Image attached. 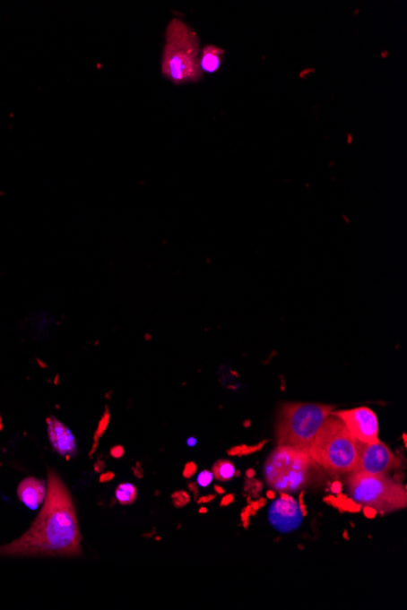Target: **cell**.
<instances>
[{
    "instance_id": "cell-13",
    "label": "cell",
    "mask_w": 407,
    "mask_h": 610,
    "mask_svg": "<svg viewBox=\"0 0 407 610\" xmlns=\"http://www.w3.org/2000/svg\"><path fill=\"white\" fill-rule=\"evenodd\" d=\"M115 497H117V503L122 504V506L134 503L138 497L137 487L132 484H120L117 487V491H115Z\"/></svg>"
},
{
    "instance_id": "cell-9",
    "label": "cell",
    "mask_w": 407,
    "mask_h": 610,
    "mask_svg": "<svg viewBox=\"0 0 407 610\" xmlns=\"http://www.w3.org/2000/svg\"><path fill=\"white\" fill-rule=\"evenodd\" d=\"M303 520L299 506L288 494H281L280 500L271 506L270 520L277 530L291 531L299 527Z\"/></svg>"
},
{
    "instance_id": "cell-22",
    "label": "cell",
    "mask_w": 407,
    "mask_h": 610,
    "mask_svg": "<svg viewBox=\"0 0 407 610\" xmlns=\"http://www.w3.org/2000/svg\"><path fill=\"white\" fill-rule=\"evenodd\" d=\"M232 500H233V496H232V494H229V497H227V498H223V501H222L221 506H226V504H229V503H230V501H232Z\"/></svg>"
},
{
    "instance_id": "cell-21",
    "label": "cell",
    "mask_w": 407,
    "mask_h": 610,
    "mask_svg": "<svg viewBox=\"0 0 407 610\" xmlns=\"http://www.w3.org/2000/svg\"><path fill=\"white\" fill-rule=\"evenodd\" d=\"M94 469H96L97 473L104 472L105 462H103V460H98V462L96 464H94Z\"/></svg>"
},
{
    "instance_id": "cell-10",
    "label": "cell",
    "mask_w": 407,
    "mask_h": 610,
    "mask_svg": "<svg viewBox=\"0 0 407 610\" xmlns=\"http://www.w3.org/2000/svg\"><path fill=\"white\" fill-rule=\"evenodd\" d=\"M47 425H48L49 442L57 455L63 456L67 460L76 457L77 443L71 430L54 417L47 420Z\"/></svg>"
},
{
    "instance_id": "cell-1",
    "label": "cell",
    "mask_w": 407,
    "mask_h": 610,
    "mask_svg": "<svg viewBox=\"0 0 407 610\" xmlns=\"http://www.w3.org/2000/svg\"><path fill=\"white\" fill-rule=\"evenodd\" d=\"M82 535L76 507L56 470H48L46 501L35 523L10 544L0 546V557H81Z\"/></svg>"
},
{
    "instance_id": "cell-3",
    "label": "cell",
    "mask_w": 407,
    "mask_h": 610,
    "mask_svg": "<svg viewBox=\"0 0 407 610\" xmlns=\"http://www.w3.org/2000/svg\"><path fill=\"white\" fill-rule=\"evenodd\" d=\"M314 463L332 473H354L359 459V442L344 423L330 416L308 449Z\"/></svg>"
},
{
    "instance_id": "cell-2",
    "label": "cell",
    "mask_w": 407,
    "mask_h": 610,
    "mask_svg": "<svg viewBox=\"0 0 407 610\" xmlns=\"http://www.w3.org/2000/svg\"><path fill=\"white\" fill-rule=\"evenodd\" d=\"M200 39L195 30L179 19H172L166 30L161 71L175 84L196 83L202 80L199 65Z\"/></svg>"
},
{
    "instance_id": "cell-25",
    "label": "cell",
    "mask_w": 407,
    "mask_h": 610,
    "mask_svg": "<svg viewBox=\"0 0 407 610\" xmlns=\"http://www.w3.org/2000/svg\"><path fill=\"white\" fill-rule=\"evenodd\" d=\"M216 490H217V493H219V494L223 493V490L221 489V487H216Z\"/></svg>"
},
{
    "instance_id": "cell-8",
    "label": "cell",
    "mask_w": 407,
    "mask_h": 610,
    "mask_svg": "<svg viewBox=\"0 0 407 610\" xmlns=\"http://www.w3.org/2000/svg\"><path fill=\"white\" fill-rule=\"evenodd\" d=\"M332 416L341 419L351 435L361 443L375 442L378 440L379 423L377 416L368 407L333 411Z\"/></svg>"
},
{
    "instance_id": "cell-20",
    "label": "cell",
    "mask_w": 407,
    "mask_h": 610,
    "mask_svg": "<svg viewBox=\"0 0 407 610\" xmlns=\"http://www.w3.org/2000/svg\"><path fill=\"white\" fill-rule=\"evenodd\" d=\"M115 474L113 472H105L100 474V481L101 484L108 483V481L113 480Z\"/></svg>"
},
{
    "instance_id": "cell-7",
    "label": "cell",
    "mask_w": 407,
    "mask_h": 610,
    "mask_svg": "<svg viewBox=\"0 0 407 610\" xmlns=\"http://www.w3.org/2000/svg\"><path fill=\"white\" fill-rule=\"evenodd\" d=\"M399 459L392 450L377 440L375 442H359V459L354 473L383 477L399 467Z\"/></svg>"
},
{
    "instance_id": "cell-19",
    "label": "cell",
    "mask_w": 407,
    "mask_h": 610,
    "mask_svg": "<svg viewBox=\"0 0 407 610\" xmlns=\"http://www.w3.org/2000/svg\"><path fill=\"white\" fill-rule=\"evenodd\" d=\"M110 455L111 457H114V459H121L122 456L125 455V450L124 447L121 446H115L113 449L110 450Z\"/></svg>"
},
{
    "instance_id": "cell-11",
    "label": "cell",
    "mask_w": 407,
    "mask_h": 610,
    "mask_svg": "<svg viewBox=\"0 0 407 610\" xmlns=\"http://www.w3.org/2000/svg\"><path fill=\"white\" fill-rule=\"evenodd\" d=\"M18 496L20 501L30 510H39L47 497L46 485L35 477H27L19 485Z\"/></svg>"
},
{
    "instance_id": "cell-5",
    "label": "cell",
    "mask_w": 407,
    "mask_h": 610,
    "mask_svg": "<svg viewBox=\"0 0 407 610\" xmlns=\"http://www.w3.org/2000/svg\"><path fill=\"white\" fill-rule=\"evenodd\" d=\"M312 460L308 450L278 445L264 466V477L271 490L293 494L307 486L310 480Z\"/></svg>"
},
{
    "instance_id": "cell-14",
    "label": "cell",
    "mask_w": 407,
    "mask_h": 610,
    "mask_svg": "<svg viewBox=\"0 0 407 610\" xmlns=\"http://www.w3.org/2000/svg\"><path fill=\"white\" fill-rule=\"evenodd\" d=\"M212 476L219 481H229L236 476V467L229 460H219L213 464Z\"/></svg>"
},
{
    "instance_id": "cell-24",
    "label": "cell",
    "mask_w": 407,
    "mask_h": 610,
    "mask_svg": "<svg viewBox=\"0 0 407 610\" xmlns=\"http://www.w3.org/2000/svg\"><path fill=\"white\" fill-rule=\"evenodd\" d=\"M189 487L193 490V493L196 494L198 493V489H196V485L195 484H189Z\"/></svg>"
},
{
    "instance_id": "cell-4",
    "label": "cell",
    "mask_w": 407,
    "mask_h": 610,
    "mask_svg": "<svg viewBox=\"0 0 407 610\" xmlns=\"http://www.w3.org/2000/svg\"><path fill=\"white\" fill-rule=\"evenodd\" d=\"M333 411V406L321 403L294 402L281 406L276 425L278 445L310 449L325 420Z\"/></svg>"
},
{
    "instance_id": "cell-18",
    "label": "cell",
    "mask_w": 407,
    "mask_h": 610,
    "mask_svg": "<svg viewBox=\"0 0 407 610\" xmlns=\"http://www.w3.org/2000/svg\"><path fill=\"white\" fill-rule=\"evenodd\" d=\"M196 472V464L195 463H188L185 467V472H183V476L185 477H192L195 476V473Z\"/></svg>"
},
{
    "instance_id": "cell-6",
    "label": "cell",
    "mask_w": 407,
    "mask_h": 610,
    "mask_svg": "<svg viewBox=\"0 0 407 610\" xmlns=\"http://www.w3.org/2000/svg\"><path fill=\"white\" fill-rule=\"evenodd\" d=\"M349 496L358 506L371 508L378 513L405 510L407 493L405 485L396 483L388 477L365 476L352 473L348 480Z\"/></svg>"
},
{
    "instance_id": "cell-17",
    "label": "cell",
    "mask_w": 407,
    "mask_h": 610,
    "mask_svg": "<svg viewBox=\"0 0 407 610\" xmlns=\"http://www.w3.org/2000/svg\"><path fill=\"white\" fill-rule=\"evenodd\" d=\"M212 474L208 472V470H204L198 477V484L203 487L209 486L210 483L212 481Z\"/></svg>"
},
{
    "instance_id": "cell-12",
    "label": "cell",
    "mask_w": 407,
    "mask_h": 610,
    "mask_svg": "<svg viewBox=\"0 0 407 610\" xmlns=\"http://www.w3.org/2000/svg\"><path fill=\"white\" fill-rule=\"evenodd\" d=\"M223 56H225V50L220 49L219 47L215 46H206L203 52L200 53V70L203 73H216L221 67Z\"/></svg>"
},
{
    "instance_id": "cell-15",
    "label": "cell",
    "mask_w": 407,
    "mask_h": 610,
    "mask_svg": "<svg viewBox=\"0 0 407 610\" xmlns=\"http://www.w3.org/2000/svg\"><path fill=\"white\" fill-rule=\"evenodd\" d=\"M108 413H105V416L103 418H101L100 426H98L96 435H94V443H93V449H91L90 456H93L94 452H96L97 446H98V442H100V436L103 435V433L105 432V429L108 428Z\"/></svg>"
},
{
    "instance_id": "cell-23",
    "label": "cell",
    "mask_w": 407,
    "mask_h": 610,
    "mask_svg": "<svg viewBox=\"0 0 407 610\" xmlns=\"http://www.w3.org/2000/svg\"><path fill=\"white\" fill-rule=\"evenodd\" d=\"M212 500H213V496L202 497L199 500V503H210V501H212Z\"/></svg>"
},
{
    "instance_id": "cell-16",
    "label": "cell",
    "mask_w": 407,
    "mask_h": 610,
    "mask_svg": "<svg viewBox=\"0 0 407 610\" xmlns=\"http://www.w3.org/2000/svg\"><path fill=\"white\" fill-rule=\"evenodd\" d=\"M172 501L176 507H185L189 503V494L186 491H178L172 494Z\"/></svg>"
}]
</instances>
